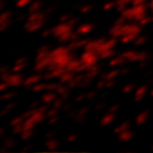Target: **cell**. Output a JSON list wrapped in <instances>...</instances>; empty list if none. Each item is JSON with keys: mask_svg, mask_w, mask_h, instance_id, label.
<instances>
[{"mask_svg": "<svg viewBox=\"0 0 153 153\" xmlns=\"http://www.w3.org/2000/svg\"><path fill=\"white\" fill-rule=\"evenodd\" d=\"M45 22V20H28L26 25H25V28L27 29L28 32H34L36 30H38L39 28H42Z\"/></svg>", "mask_w": 153, "mask_h": 153, "instance_id": "obj_1", "label": "cell"}, {"mask_svg": "<svg viewBox=\"0 0 153 153\" xmlns=\"http://www.w3.org/2000/svg\"><path fill=\"white\" fill-rule=\"evenodd\" d=\"M22 74H11V78L9 80L10 86H19L24 83V78Z\"/></svg>", "mask_w": 153, "mask_h": 153, "instance_id": "obj_2", "label": "cell"}, {"mask_svg": "<svg viewBox=\"0 0 153 153\" xmlns=\"http://www.w3.org/2000/svg\"><path fill=\"white\" fill-rule=\"evenodd\" d=\"M43 79V76L42 74H34V76H29L28 79H26L24 81V85L26 86H33L37 83L38 81H41Z\"/></svg>", "mask_w": 153, "mask_h": 153, "instance_id": "obj_3", "label": "cell"}, {"mask_svg": "<svg viewBox=\"0 0 153 153\" xmlns=\"http://www.w3.org/2000/svg\"><path fill=\"white\" fill-rule=\"evenodd\" d=\"M55 99H56V94H54V93H47L42 97V100H43L46 104L53 102Z\"/></svg>", "mask_w": 153, "mask_h": 153, "instance_id": "obj_4", "label": "cell"}, {"mask_svg": "<svg viewBox=\"0 0 153 153\" xmlns=\"http://www.w3.org/2000/svg\"><path fill=\"white\" fill-rule=\"evenodd\" d=\"M43 1H34L33 3L31 4L30 9H29V13L31 14V13H34V12H37L39 10L43 7Z\"/></svg>", "mask_w": 153, "mask_h": 153, "instance_id": "obj_5", "label": "cell"}, {"mask_svg": "<svg viewBox=\"0 0 153 153\" xmlns=\"http://www.w3.org/2000/svg\"><path fill=\"white\" fill-rule=\"evenodd\" d=\"M12 15H13V13L10 12V11H5V12L1 13V14H0V25L7 22V20H10L11 17H12Z\"/></svg>", "mask_w": 153, "mask_h": 153, "instance_id": "obj_6", "label": "cell"}, {"mask_svg": "<svg viewBox=\"0 0 153 153\" xmlns=\"http://www.w3.org/2000/svg\"><path fill=\"white\" fill-rule=\"evenodd\" d=\"M15 106H16V103H14V102H13V103H9L7 105H5L4 108H3V110L0 112V116H4V115H7V113L11 112V110H12V108H14Z\"/></svg>", "mask_w": 153, "mask_h": 153, "instance_id": "obj_7", "label": "cell"}, {"mask_svg": "<svg viewBox=\"0 0 153 153\" xmlns=\"http://www.w3.org/2000/svg\"><path fill=\"white\" fill-rule=\"evenodd\" d=\"M3 146L5 147V148L7 149H12L13 147L15 146V140L12 138V137H7V138H5L4 140H3Z\"/></svg>", "mask_w": 153, "mask_h": 153, "instance_id": "obj_8", "label": "cell"}, {"mask_svg": "<svg viewBox=\"0 0 153 153\" xmlns=\"http://www.w3.org/2000/svg\"><path fill=\"white\" fill-rule=\"evenodd\" d=\"M46 145H47V148L49 149V150H54V149L59 146V141H57L56 139L51 138L46 143Z\"/></svg>", "mask_w": 153, "mask_h": 153, "instance_id": "obj_9", "label": "cell"}, {"mask_svg": "<svg viewBox=\"0 0 153 153\" xmlns=\"http://www.w3.org/2000/svg\"><path fill=\"white\" fill-rule=\"evenodd\" d=\"M32 135H33V130H32V129L25 130V131L22 133V140H26V139L30 138Z\"/></svg>", "mask_w": 153, "mask_h": 153, "instance_id": "obj_10", "label": "cell"}, {"mask_svg": "<svg viewBox=\"0 0 153 153\" xmlns=\"http://www.w3.org/2000/svg\"><path fill=\"white\" fill-rule=\"evenodd\" d=\"M24 131L25 130H24V124L22 123H18L13 127V133L14 134H22Z\"/></svg>", "mask_w": 153, "mask_h": 153, "instance_id": "obj_11", "label": "cell"}, {"mask_svg": "<svg viewBox=\"0 0 153 153\" xmlns=\"http://www.w3.org/2000/svg\"><path fill=\"white\" fill-rule=\"evenodd\" d=\"M17 93H15V91H10V93H7L4 94L3 96H1L0 97V101H5V100H9V99L13 98V97H15L16 96Z\"/></svg>", "mask_w": 153, "mask_h": 153, "instance_id": "obj_12", "label": "cell"}, {"mask_svg": "<svg viewBox=\"0 0 153 153\" xmlns=\"http://www.w3.org/2000/svg\"><path fill=\"white\" fill-rule=\"evenodd\" d=\"M25 121V119L22 118V116H19V117H15V118H13L12 119V121H11V126L12 127H14V126H16V124H18V123H22V122Z\"/></svg>", "mask_w": 153, "mask_h": 153, "instance_id": "obj_13", "label": "cell"}, {"mask_svg": "<svg viewBox=\"0 0 153 153\" xmlns=\"http://www.w3.org/2000/svg\"><path fill=\"white\" fill-rule=\"evenodd\" d=\"M46 91V84H35L32 86V91Z\"/></svg>", "mask_w": 153, "mask_h": 153, "instance_id": "obj_14", "label": "cell"}, {"mask_svg": "<svg viewBox=\"0 0 153 153\" xmlns=\"http://www.w3.org/2000/svg\"><path fill=\"white\" fill-rule=\"evenodd\" d=\"M31 1L32 0H18L17 3H16V7H26L27 4H29Z\"/></svg>", "mask_w": 153, "mask_h": 153, "instance_id": "obj_15", "label": "cell"}, {"mask_svg": "<svg viewBox=\"0 0 153 153\" xmlns=\"http://www.w3.org/2000/svg\"><path fill=\"white\" fill-rule=\"evenodd\" d=\"M25 66H26L25 64H15V66L12 68L13 72H18V71H20L22 69H24Z\"/></svg>", "mask_w": 153, "mask_h": 153, "instance_id": "obj_16", "label": "cell"}, {"mask_svg": "<svg viewBox=\"0 0 153 153\" xmlns=\"http://www.w3.org/2000/svg\"><path fill=\"white\" fill-rule=\"evenodd\" d=\"M57 111H59V108H54V106H53V108H51V110L48 111L47 116H48V117H52V116H54V115L56 114Z\"/></svg>", "mask_w": 153, "mask_h": 153, "instance_id": "obj_17", "label": "cell"}, {"mask_svg": "<svg viewBox=\"0 0 153 153\" xmlns=\"http://www.w3.org/2000/svg\"><path fill=\"white\" fill-rule=\"evenodd\" d=\"M51 34H53V29H48V30H45V31L42 33V36H43V37H47V36L51 35Z\"/></svg>", "mask_w": 153, "mask_h": 153, "instance_id": "obj_18", "label": "cell"}, {"mask_svg": "<svg viewBox=\"0 0 153 153\" xmlns=\"http://www.w3.org/2000/svg\"><path fill=\"white\" fill-rule=\"evenodd\" d=\"M63 99H56L55 100V102H54V104H53V106L54 108H60V106H62L63 105Z\"/></svg>", "mask_w": 153, "mask_h": 153, "instance_id": "obj_19", "label": "cell"}, {"mask_svg": "<svg viewBox=\"0 0 153 153\" xmlns=\"http://www.w3.org/2000/svg\"><path fill=\"white\" fill-rule=\"evenodd\" d=\"M10 71V68L7 66H3L0 68V74H7V72Z\"/></svg>", "mask_w": 153, "mask_h": 153, "instance_id": "obj_20", "label": "cell"}, {"mask_svg": "<svg viewBox=\"0 0 153 153\" xmlns=\"http://www.w3.org/2000/svg\"><path fill=\"white\" fill-rule=\"evenodd\" d=\"M7 86H10V84L7 83V82H4V81H2V83H0V91H3L4 88H7Z\"/></svg>", "mask_w": 153, "mask_h": 153, "instance_id": "obj_21", "label": "cell"}, {"mask_svg": "<svg viewBox=\"0 0 153 153\" xmlns=\"http://www.w3.org/2000/svg\"><path fill=\"white\" fill-rule=\"evenodd\" d=\"M39 104H41V102H39L38 100L34 101V102L32 103L31 105H30V108H33V110H34V108H37V106H38Z\"/></svg>", "mask_w": 153, "mask_h": 153, "instance_id": "obj_22", "label": "cell"}, {"mask_svg": "<svg viewBox=\"0 0 153 153\" xmlns=\"http://www.w3.org/2000/svg\"><path fill=\"white\" fill-rule=\"evenodd\" d=\"M27 57H22V59H19V60L16 61V64H25V63L27 62Z\"/></svg>", "mask_w": 153, "mask_h": 153, "instance_id": "obj_23", "label": "cell"}, {"mask_svg": "<svg viewBox=\"0 0 153 153\" xmlns=\"http://www.w3.org/2000/svg\"><path fill=\"white\" fill-rule=\"evenodd\" d=\"M24 19H28V16H27L26 14H22V15H20V16L17 18V20L18 22H22V20H24Z\"/></svg>", "mask_w": 153, "mask_h": 153, "instance_id": "obj_24", "label": "cell"}, {"mask_svg": "<svg viewBox=\"0 0 153 153\" xmlns=\"http://www.w3.org/2000/svg\"><path fill=\"white\" fill-rule=\"evenodd\" d=\"M57 119H59V117H57V116H52V117H51V119L49 120V123H50V124L54 123V122L56 121Z\"/></svg>", "mask_w": 153, "mask_h": 153, "instance_id": "obj_25", "label": "cell"}, {"mask_svg": "<svg viewBox=\"0 0 153 153\" xmlns=\"http://www.w3.org/2000/svg\"><path fill=\"white\" fill-rule=\"evenodd\" d=\"M55 134V132H49V133H47V135H46V137H47L48 139H50L53 137V135Z\"/></svg>", "mask_w": 153, "mask_h": 153, "instance_id": "obj_26", "label": "cell"}, {"mask_svg": "<svg viewBox=\"0 0 153 153\" xmlns=\"http://www.w3.org/2000/svg\"><path fill=\"white\" fill-rule=\"evenodd\" d=\"M3 7H4V2H3L2 0H0V12H1V11H2Z\"/></svg>", "mask_w": 153, "mask_h": 153, "instance_id": "obj_27", "label": "cell"}, {"mask_svg": "<svg viewBox=\"0 0 153 153\" xmlns=\"http://www.w3.org/2000/svg\"><path fill=\"white\" fill-rule=\"evenodd\" d=\"M31 145H30V146H27V147H25V148H24V150H29V149H30V148H31Z\"/></svg>", "mask_w": 153, "mask_h": 153, "instance_id": "obj_28", "label": "cell"}]
</instances>
